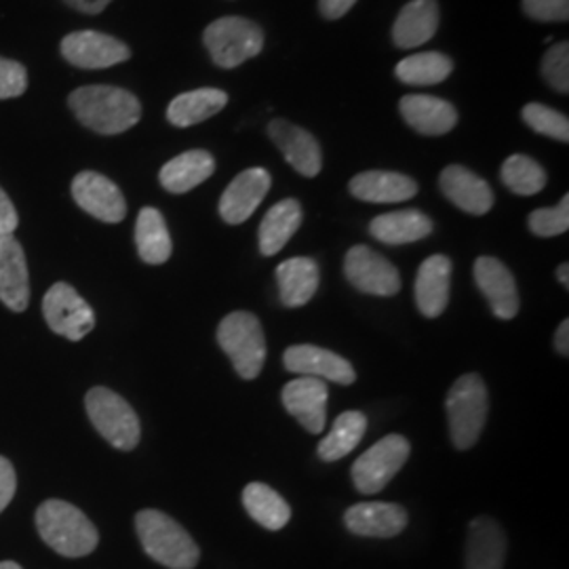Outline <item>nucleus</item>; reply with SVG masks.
I'll return each instance as SVG.
<instances>
[{"instance_id": "ea45409f", "label": "nucleus", "mask_w": 569, "mask_h": 569, "mask_svg": "<svg viewBox=\"0 0 569 569\" xmlns=\"http://www.w3.org/2000/svg\"><path fill=\"white\" fill-rule=\"evenodd\" d=\"M523 11L536 21H568L569 0H523Z\"/></svg>"}, {"instance_id": "9d476101", "label": "nucleus", "mask_w": 569, "mask_h": 569, "mask_svg": "<svg viewBox=\"0 0 569 569\" xmlns=\"http://www.w3.org/2000/svg\"><path fill=\"white\" fill-rule=\"evenodd\" d=\"M345 272L348 283L369 296L388 298L401 291L399 270L367 244H357L346 253Z\"/></svg>"}, {"instance_id": "423d86ee", "label": "nucleus", "mask_w": 569, "mask_h": 569, "mask_svg": "<svg viewBox=\"0 0 569 569\" xmlns=\"http://www.w3.org/2000/svg\"><path fill=\"white\" fill-rule=\"evenodd\" d=\"M203 42L216 66L232 70L262 53L264 32L256 21L228 16L204 28Z\"/></svg>"}, {"instance_id": "f257e3e1", "label": "nucleus", "mask_w": 569, "mask_h": 569, "mask_svg": "<svg viewBox=\"0 0 569 569\" xmlns=\"http://www.w3.org/2000/svg\"><path fill=\"white\" fill-rule=\"evenodd\" d=\"M68 103L84 127L102 136H119L142 119V103L121 87H81L68 98Z\"/></svg>"}, {"instance_id": "a18cd8bd", "label": "nucleus", "mask_w": 569, "mask_h": 569, "mask_svg": "<svg viewBox=\"0 0 569 569\" xmlns=\"http://www.w3.org/2000/svg\"><path fill=\"white\" fill-rule=\"evenodd\" d=\"M555 348L559 355L568 357L569 355V321H563L561 326L557 327V333H555Z\"/></svg>"}, {"instance_id": "1a4fd4ad", "label": "nucleus", "mask_w": 569, "mask_h": 569, "mask_svg": "<svg viewBox=\"0 0 569 569\" xmlns=\"http://www.w3.org/2000/svg\"><path fill=\"white\" fill-rule=\"evenodd\" d=\"M42 315L51 331L72 342H79L96 327L91 306L68 283H56L47 291L42 300Z\"/></svg>"}, {"instance_id": "6ab92c4d", "label": "nucleus", "mask_w": 569, "mask_h": 569, "mask_svg": "<svg viewBox=\"0 0 569 569\" xmlns=\"http://www.w3.org/2000/svg\"><path fill=\"white\" fill-rule=\"evenodd\" d=\"M441 192L451 203L470 216H486L493 207V192L489 183L462 164H449L439 178Z\"/></svg>"}, {"instance_id": "e433bc0d", "label": "nucleus", "mask_w": 569, "mask_h": 569, "mask_svg": "<svg viewBox=\"0 0 569 569\" xmlns=\"http://www.w3.org/2000/svg\"><path fill=\"white\" fill-rule=\"evenodd\" d=\"M529 230L536 237L549 239L568 232L569 228V197L566 194L561 203L550 209H536L528 220Z\"/></svg>"}, {"instance_id": "473e14b6", "label": "nucleus", "mask_w": 569, "mask_h": 569, "mask_svg": "<svg viewBox=\"0 0 569 569\" xmlns=\"http://www.w3.org/2000/svg\"><path fill=\"white\" fill-rule=\"evenodd\" d=\"M367 430L366 413L345 411L336 418L333 427L326 439L319 443V458L326 462L342 460L350 451L361 443Z\"/></svg>"}, {"instance_id": "393cba45", "label": "nucleus", "mask_w": 569, "mask_h": 569, "mask_svg": "<svg viewBox=\"0 0 569 569\" xmlns=\"http://www.w3.org/2000/svg\"><path fill=\"white\" fill-rule=\"evenodd\" d=\"M348 188L355 199L366 203H403L418 194V183L395 171H363Z\"/></svg>"}, {"instance_id": "a878e982", "label": "nucleus", "mask_w": 569, "mask_h": 569, "mask_svg": "<svg viewBox=\"0 0 569 569\" xmlns=\"http://www.w3.org/2000/svg\"><path fill=\"white\" fill-rule=\"evenodd\" d=\"M281 302L287 308H300L312 300L321 283V270L312 258H291L277 268Z\"/></svg>"}, {"instance_id": "bb28decb", "label": "nucleus", "mask_w": 569, "mask_h": 569, "mask_svg": "<svg viewBox=\"0 0 569 569\" xmlns=\"http://www.w3.org/2000/svg\"><path fill=\"white\" fill-rule=\"evenodd\" d=\"M369 232L385 244L416 243L432 232V222L418 209L392 211L371 220Z\"/></svg>"}, {"instance_id": "f3484780", "label": "nucleus", "mask_w": 569, "mask_h": 569, "mask_svg": "<svg viewBox=\"0 0 569 569\" xmlns=\"http://www.w3.org/2000/svg\"><path fill=\"white\" fill-rule=\"evenodd\" d=\"M327 385L317 378H296L289 385H284L283 406L302 427L319 435L323 432L327 420Z\"/></svg>"}, {"instance_id": "58836bf2", "label": "nucleus", "mask_w": 569, "mask_h": 569, "mask_svg": "<svg viewBox=\"0 0 569 569\" xmlns=\"http://www.w3.org/2000/svg\"><path fill=\"white\" fill-rule=\"evenodd\" d=\"M28 87V72L20 61L0 58V100L18 98Z\"/></svg>"}, {"instance_id": "ddd939ff", "label": "nucleus", "mask_w": 569, "mask_h": 569, "mask_svg": "<svg viewBox=\"0 0 569 569\" xmlns=\"http://www.w3.org/2000/svg\"><path fill=\"white\" fill-rule=\"evenodd\" d=\"M283 363L291 373H300L302 378H317L342 387H350L357 380L355 367L345 357L321 346H291L284 350Z\"/></svg>"}, {"instance_id": "72a5a7b5", "label": "nucleus", "mask_w": 569, "mask_h": 569, "mask_svg": "<svg viewBox=\"0 0 569 569\" xmlns=\"http://www.w3.org/2000/svg\"><path fill=\"white\" fill-rule=\"evenodd\" d=\"M453 70V61L448 56L427 51V53H413L406 60L399 61L395 68L397 79L403 84L416 87H430L446 81Z\"/></svg>"}, {"instance_id": "aec40b11", "label": "nucleus", "mask_w": 569, "mask_h": 569, "mask_svg": "<svg viewBox=\"0 0 569 569\" xmlns=\"http://www.w3.org/2000/svg\"><path fill=\"white\" fill-rule=\"evenodd\" d=\"M407 510L388 502H361L345 515L346 528L366 538H395L407 528Z\"/></svg>"}, {"instance_id": "6e6552de", "label": "nucleus", "mask_w": 569, "mask_h": 569, "mask_svg": "<svg viewBox=\"0 0 569 569\" xmlns=\"http://www.w3.org/2000/svg\"><path fill=\"white\" fill-rule=\"evenodd\" d=\"M411 446L401 435H388L352 465V483L361 493H378L406 467Z\"/></svg>"}, {"instance_id": "cd10ccee", "label": "nucleus", "mask_w": 569, "mask_h": 569, "mask_svg": "<svg viewBox=\"0 0 569 569\" xmlns=\"http://www.w3.org/2000/svg\"><path fill=\"white\" fill-rule=\"evenodd\" d=\"M213 171L216 161L207 150H188L164 164L159 180L163 183L164 190L173 194H183L209 180Z\"/></svg>"}, {"instance_id": "4c0bfd02", "label": "nucleus", "mask_w": 569, "mask_h": 569, "mask_svg": "<svg viewBox=\"0 0 569 569\" xmlns=\"http://www.w3.org/2000/svg\"><path fill=\"white\" fill-rule=\"evenodd\" d=\"M542 77L547 79L550 87L559 93H569V44L557 42L552 44L545 60H542Z\"/></svg>"}, {"instance_id": "37998d69", "label": "nucleus", "mask_w": 569, "mask_h": 569, "mask_svg": "<svg viewBox=\"0 0 569 569\" xmlns=\"http://www.w3.org/2000/svg\"><path fill=\"white\" fill-rule=\"evenodd\" d=\"M357 4V0H319L321 16L326 20H340Z\"/></svg>"}, {"instance_id": "79ce46f5", "label": "nucleus", "mask_w": 569, "mask_h": 569, "mask_svg": "<svg viewBox=\"0 0 569 569\" xmlns=\"http://www.w3.org/2000/svg\"><path fill=\"white\" fill-rule=\"evenodd\" d=\"M20 218L18 211L11 203V199L7 197V192L0 188V234H13L18 230Z\"/></svg>"}, {"instance_id": "c03bdc74", "label": "nucleus", "mask_w": 569, "mask_h": 569, "mask_svg": "<svg viewBox=\"0 0 569 569\" xmlns=\"http://www.w3.org/2000/svg\"><path fill=\"white\" fill-rule=\"evenodd\" d=\"M72 9L87 13V16H98L112 0H66Z\"/></svg>"}, {"instance_id": "5701e85b", "label": "nucleus", "mask_w": 569, "mask_h": 569, "mask_svg": "<svg viewBox=\"0 0 569 569\" xmlns=\"http://www.w3.org/2000/svg\"><path fill=\"white\" fill-rule=\"evenodd\" d=\"M451 284V260L448 256H430L422 262L416 277V302L428 319H437L446 312Z\"/></svg>"}, {"instance_id": "a19ab883", "label": "nucleus", "mask_w": 569, "mask_h": 569, "mask_svg": "<svg viewBox=\"0 0 569 569\" xmlns=\"http://www.w3.org/2000/svg\"><path fill=\"white\" fill-rule=\"evenodd\" d=\"M18 488V477H16V468L13 465L0 456V512L9 507V502L16 496Z\"/></svg>"}, {"instance_id": "c9c22d12", "label": "nucleus", "mask_w": 569, "mask_h": 569, "mask_svg": "<svg viewBox=\"0 0 569 569\" xmlns=\"http://www.w3.org/2000/svg\"><path fill=\"white\" fill-rule=\"evenodd\" d=\"M523 121L531 127L536 133L552 138L557 142H569V121L566 114L552 110L545 103H528L521 112Z\"/></svg>"}, {"instance_id": "9b49d317", "label": "nucleus", "mask_w": 569, "mask_h": 569, "mask_svg": "<svg viewBox=\"0 0 569 569\" xmlns=\"http://www.w3.org/2000/svg\"><path fill=\"white\" fill-rule=\"evenodd\" d=\"M61 56L72 66L84 70H102L131 58V49L124 42L96 30L72 32L61 41Z\"/></svg>"}, {"instance_id": "0eeeda50", "label": "nucleus", "mask_w": 569, "mask_h": 569, "mask_svg": "<svg viewBox=\"0 0 569 569\" xmlns=\"http://www.w3.org/2000/svg\"><path fill=\"white\" fill-rule=\"evenodd\" d=\"M89 420L112 448L129 451L140 443V420L133 407L110 388H91L84 397Z\"/></svg>"}, {"instance_id": "de8ad7c7", "label": "nucleus", "mask_w": 569, "mask_h": 569, "mask_svg": "<svg viewBox=\"0 0 569 569\" xmlns=\"http://www.w3.org/2000/svg\"><path fill=\"white\" fill-rule=\"evenodd\" d=\"M0 569H21L18 563H13V561H2L0 563Z\"/></svg>"}, {"instance_id": "412c9836", "label": "nucleus", "mask_w": 569, "mask_h": 569, "mask_svg": "<svg viewBox=\"0 0 569 569\" xmlns=\"http://www.w3.org/2000/svg\"><path fill=\"white\" fill-rule=\"evenodd\" d=\"M399 108L403 121L420 136H446L458 124L456 106L435 96H406Z\"/></svg>"}, {"instance_id": "39448f33", "label": "nucleus", "mask_w": 569, "mask_h": 569, "mask_svg": "<svg viewBox=\"0 0 569 569\" xmlns=\"http://www.w3.org/2000/svg\"><path fill=\"white\" fill-rule=\"evenodd\" d=\"M218 345L230 357L243 380H256L262 373L266 338L262 323L256 315L244 310L230 312L218 327Z\"/></svg>"}, {"instance_id": "4be33fe9", "label": "nucleus", "mask_w": 569, "mask_h": 569, "mask_svg": "<svg viewBox=\"0 0 569 569\" xmlns=\"http://www.w3.org/2000/svg\"><path fill=\"white\" fill-rule=\"evenodd\" d=\"M507 536L498 521L477 517L467 536V569H502L507 561Z\"/></svg>"}, {"instance_id": "c756f323", "label": "nucleus", "mask_w": 569, "mask_h": 569, "mask_svg": "<svg viewBox=\"0 0 569 569\" xmlns=\"http://www.w3.org/2000/svg\"><path fill=\"white\" fill-rule=\"evenodd\" d=\"M228 103V93L222 89H194L178 96L167 108V119L176 127H192L222 112Z\"/></svg>"}, {"instance_id": "f8f14e48", "label": "nucleus", "mask_w": 569, "mask_h": 569, "mask_svg": "<svg viewBox=\"0 0 569 569\" xmlns=\"http://www.w3.org/2000/svg\"><path fill=\"white\" fill-rule=\"evenodd\" d=\"M72 197L82 211L106 224H119L127 216V203L119 186L102 173L82 171L72 182Z\"/></svg>"}, {"instance_id": "c85d7f7f", "label": "nucleus", "mask_w": 569, "mask_h": 569, "mask_svg": "<svg viewBox=\"0 0 569 569\" xmlns=\"http://www.w3.org/2000/svg\"><path fill=\"white\" fill-rule=\"evenodd\" d=\"M302 204L296 199H284L268 209L260 224V251L262 256H277L302 224Z\"/></svg>"}, {"instance_id": "20e7f679", "label": "nucleus", "mask_w": 569, "mask_h": 569, "mask_svg": "<svg viewBox=\"0 0 569 569\" xmlns=\"http://www.w3.org/2000/svg\"><path fill=\"white\" fill-rule=\"evenodd\" d=\"M449 437L458 449L472 448L488 422V387L479 373L460 376L449 388L448 401Z\"/></svg>"}, {"instance_id": "dca6fc26", "label": "nucleus", "mask_w": 569, "mask_h": 569, "mask_svg": "<svg viewBox=\"0 0 569 569\" xmlns=\"http://www.w3.org/2000/svg\"><path fill=\"white\" fill-rule=\"evenodd\" d=\"M475 283L486 296L491 312L498 319L510 321L517 317L519 306H521L517 283H515L509 268L500 260L489 258V256L479 258L475 262Z\"/></svg>"}, {"instance_id": "b1692460", "label": "nucleus", "mask_w": 569, "mask_h": 569, "mask_svg": "<svg viewBox=\"0 0 569 569\" xmlns=\"http://www.w3.org/2000/svg\"><path fill=\"white\" fill-rule=\"evenodd\" d=\"M439 21L441 11L437 0H411L392 26V41L399 49L422 47L437 34Z\"/></svg>"}, {"instance_id": "7c9ffc66", "label": "nucleus", "mask_w": 569, "mask_h": 569, "mask_svg": "<svg viewBox=\"0 0 569 569\" xmlns=\"http://www.w3.org/2000/svg\"><path fill=\"white\" fill-rule=\"evenodd\" d=\"M136 244L146 264H164L171 256V237L163 213L154 207H143L136 222Z\"/></svg>"}, {"instance_id": "4468645a", "label": "nucleus", "mask_w": 569, "mask_h": 569, "mask_svg": "<svg viewBox=\"0 0 569 569\" xmlns=\"http://www.w3.org/2000/svg\"><path fill=\"white\" fill-rule=\"evenodd\" d=\"M272 186L270 173L262 167H251L241 171L230 186L226 188L220 199V216L226 224H243L256 209L262 204Z\"/></svg>"}, {"instance_id": "7ed1b4c3", "label": "nucleus", "mask_w": 569, "mask_h": 569, "mask_svg": "<svg viewBox=\"0 0 569 569\" xmlns=\"http://www.w3.org/2000/svg\"><path fill=\"white\" fill-rule=\"evenodd\" d=\"M37 528L51 549L70 559L93 552L100 542L98 529L84 512L63 500L42 502L37 510Z\"/></svg>"}, {"instance_id": "2f4dec72", "label": "nucleus", "mask_w": 569, "mask_h": 569, "mask_svg": "<svg viewBox=\"0 0 569 569\" xmlns=\"http://www.w3.org/2000/svg\"><path fill=\"white\" fill-rule=\"evenodd\" d=\"M243 505L249 517L270 531L283 529L291 519V507L283 496L264 483H249L243 491Z\"/></svg>"}, {"instance_id": "a211bd4d", "label": "nucleus", "mask_w": 569, "mask_h": 569, "mask_svg": "<svg viewBox=\"0 0 569 569\" xmlns=\"http://www.w3.org/2000/svg\"><path fill=\"white\" fill-rule=\"evenodd\" d=\"M0 302L16 312H23L30 302L28 264L13 234H0Z\"/></svg>"}, {"instance_id": "f03ea898", "label": "nucleus", "mask_w": 569, "mask_h": 569, "mask_svg": "<svg viewBox=\"0 0 569 569\" xmlns=\"http://www.w3.org/2000/svg\"><path fill=\"white\" fill-rule=\"evenodd\" d=\"M136 529L143 550L164 568L192 569L201 559V550L190 533L169 515L148 509L138 512Z\"/></svg>"}, {"instance_id": "49530a36", "label": "nucleus", "mask_w": 569, "mask_h": 569, "mask_svg": "<svg viewBox=\"0 0 569 569\" xmlns=\"http://www.w3.org/2000/svg\"><path fill=\"white\" fill-rule=\"evenodd\" d=\"M569 266L561 264L557 268V279H559V283H563V287H569Z\"/></svg>"}, {"instance_id": "f704fd0d", "label": "nucleus", "mask_w": 569, "mask_h": 569, "mask_svg": "<svg viewBox=\"0 0 569 569\" xmlns=\"http://www.w3.org/2000/svg\"><path fill=\"white\" fill-rule=\"evenodd\" d=\"M502 182L510 192L531 197L547 186L545 167L526 154H512L502 164Z\"/></svg>"}, {"instance_id": "2eb2a0df", "label": "nucleus", "mask_w": 569, "mask_h": 569, "mask_svg": "<svg viewBox=\"0 0 569 569\" xmlns=\"http://www.w3.org/2000/svg\"><path fill=\"white\" fill-rule=\"evenodd\" d=\"M268 136L281 150L284 161L291 164L300 176L315 178L323 167L321 146L302 127L284 119H274L268 124Z\"/></svg>"}]
</instances>
